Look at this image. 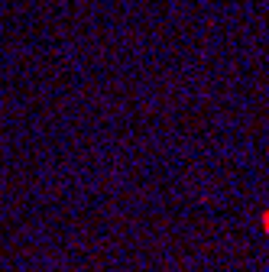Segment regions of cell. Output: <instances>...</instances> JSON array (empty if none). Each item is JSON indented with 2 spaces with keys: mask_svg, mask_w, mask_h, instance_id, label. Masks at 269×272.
Returning a JSON list of instances; mask_svg holds the SVG:
<instances>
[{
  "mask_svg": "<svg viewBox=\"0 0 269 272\" xmlns=\"http://www.w3.org/2000/svg\"><path fill=\"white\" fill-rule=\"evenodd\" d=\"M263 230L269 233V210H263Z\"/></svg>",
  "mask_w": 269,
  "mask_h": 272,
  "instance_id": "6da1fadb",
  "label": "cell"
}]
</instances>
